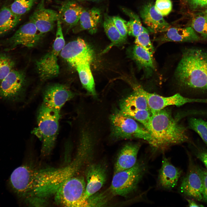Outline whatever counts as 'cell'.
<instances>
[{
    "instance_id": "obj_18",
    "label": "cell",
    "mask_w": 207,
    "mask_h": 207,
    "mask_svg": "<svg viewBox=\"0 0 207 207\" xmlns=\"http://www.w3.org/2000/svg\"><path fill=\"white\" fill-rule=\"evenodd\" d=\"M140 147L138 143H128L124 145L118 154L115 162L114 174L130 168L135 165Z\"/></svg>"
},
{
    "instance_id": "obj_39",
    "label": "cell",
    "mask_w": 207,
    "mask_h": 207,
    "mask_svg": "<svg viewBox=\"0 0 207 207\" xmlns=\"http://www.w3.org/2000/svg\"><path fill=\"white\" fill-rule=\"evenodd\" d=\"M202 171L203 179L202 200L207 202V171L202 170Z\"/></svg>"
},
{
    "instance_id": "obj_2",
    "label": "cell",
    "mask_w": 207,
    "mask_h": 207,
    "mask_svg": "<svg viewBox=\"0 0 207 207\" xmlns=\"http://www.w3.org/2000/svg\"><path fill=\"white\" fill-rule=\"evenodd\" d=\"M147 129L150 135L148 143L156 150L163 151L169 147L189 141L187 129L166 108L154 112Z\"/></svg>"
},
{
    "instance_id": "obj_19",
    "label": "cell",
    "mask_w": 207,
    "mask_h": 207,
    "mask_svg": "<svg viewBox=\"0 0 207 207\" xmlns=\"http://www.w3.org/2000/svg\"><path fill=\"white\" fill-rule=\"evenodd\" d=\"M182 173L181 170L175 167L165 156L163 157L162 164L159 170L158 182L162 188L170 190L175 187Z\"/></svg>"
},
{
    "instance_id": "obj_1",
    "label": "cell",
    "mask_w": 207,
    "mask_h": 207,
    "mask_svg": "<svg viewBox=\"0 0 207 207\" xmlns=\"http://www.w3.org/2000/svg\"><path fill=\"white\" fill-rule=\"evenodd\" d=\"M79 170L73 161L58 168H39L23 165L12 172L9 184L18 197L32 205H41L46 198L54 195L62 184Z\"/></svg>"
},
{
    "instance_id": "obj_24",
    "label": "cell",
    "mask_w": 207,
    "mask_h": 207,
    "mask_svg": "<svg viewBox=\"0 0 207 207\" xmlns=\"http://www.w3.org/2000/svg\"><path fill=\"white\" fill-rule=\"evenodd\" d=\"M21 18L13 13L10 7H3L0 10V36L12 30L19 22Z\"/></svg>"
},
{
    "instance_id": "obj_37",
    "label": "cell",
    "mask_w": 207,
    "mask_h": 207,
    "mask_svg": "<svg viewBox=\"0 0 207 207\" xmlns=\"http://www.w3.org/2000/svg\"><path fill=\"white\" fill-rule=\"evenodd\" d=\"M112 18L114 23L121 35L126 40L128 34L127 22L119 16H115L112 17Z\"/></svg>"
},
{
    "instance_id": "obj_8",
    "label": "cell",
    "mask_w": 207,
    "mask_h": 207,
    "mask_svg": "<svg viewBox=\"0 0 207 207\" xmlns=\"http://www.w3.org/2000/svg\"><path fill=\"white\" fill-rule=\"evenodd\" d=\"M55 39L51 51L37 61L36 66L40 78L43 80L57 76L59 73L57 57L65 45L62 24L58 18Z\"/></svg>"
},
{
    "instance_id": "obj_20",
    "label": "cell",
    "mask_w": 207,
    "mask_h": 207,
    "mask_svg": "<svg viewBox=\"0 0 207 207\" xmlns=\"http://www.w3.org/2000/svg\"><path fill=\"white\" fill-rule=\"evenodd\" d=\"M163 35L156 39L160 43L168 42H191L200 40L191 26L170 28Z\"/></svg>"
},
{
    "instance_id": "obj_12",
    "label": "cell",
    "mask_w": 207,
    "mask_h": 207,
    "mask_svg": "<svg viewBox=\"0 0 207 207\" xmlns=\"http://www.w3.org/2000/svg\"><path fill=\"white\" fill-rule=\"evenodd\" d=\"M203 186L202 170L190 161L188 169L180 187L181 192L199 201L202 200Z\"/></svg>"
},
{
    "instance_id": "obj_26",
    "label": "cell",
    "mask_w": 207,
    "mask_h": 207,
    "mask_svg": "<svg viewBox=\"0 0 207 207\" xmlns=\"http://www.w3.org/2000/svg\"><path fill=\"white\" fill-rule=\"evenodd\" d=\"M103 27L106 35L111 40V44L104 51V52L108 51L114 46L119 45L124 43L126 41L117 29L112 19V17L108 16L105 17Z\"/></svg>"
},
{
    "instance_id": "obj_29",
    "label": "cell",
    "mask_w": 207,
    "mask_h": 207,
    "mask_svg": "<svg viewBox=\"0 0 207 207\" xmlns=\"http://www.w3.org/2000/svg\"><path fill=\"white\" fill-rule=\"evenodd\" d=\"M124 11L130 18V20L127 23L128 34L136 37L144 32H149L142 26L137 15L126 9H124Z\"/></svg>"
},
{
    "instance_id": "obj_15",
    "label": "cell",
    "mask_w": 207,
    "mask_h": 207,
    "mask_svg": "<svg viewBox=\"0 0 207 207\" xmlns=\"http://www.w3.org/2000/svg\"><path fill=\"white\" fill-rule=\"evenodd\" d=\"M136 91L143 95L146 99L149 108L152 112L160 110L171 106H180L191 103V98L185 97L177 93L169 97H164L149 93L140 86L133 87Z\"/></svg>"
},
{
    "instance_id": "obj_32",
    "label": "cell",
    "mask_w": 207,
    "mask_h": 207,
    "mask_svg": "<svg viewBox=\"0 0 207 207\" xmlns=\"http://www.w3.org/2000/svg\"><path fill=\"white\" fill-rule=\"evenodd\" d=\"M188 124L189 128L198 134L207 146V121L201 118H191Z\"/></svg>"
},
{
    "instance_id": "obj_34",
    "label": "cell",
    "mask_w": 207,
    "mask_h": 207,
    "mask_svg": "<svg viewBox=\"0 0 207 207\" xmlns=\"http://www.w3.org/2000/svg\"><path fill=\"white\" fill-rule=\"evenodd\" d=\"M106 192L98 191L89 196L86 200L87 207L101 206L108 202V195Z\"/></svg>"
},
{
    "instance_id": "obj_17",
    "label": "cell",
    "mask_w": 207,
    "mask_h": 207,
    "mask_svg": "<svg viewBox=\"0 0 207 207\" xmlns=\"http://www.w3.org/2000/svg\"><path fill=\"white\" fill-rule=\"evenodd\" d=\"M139 12L143 22L151 32H164L170 28L163 16L156 10L152 3L149 2L143 5Z\"/></svg>"
},
{
    "instance_id": "obj_25",
    "label": "cell",
    "mask_w": 207,
    "mask_h": 207,
    "mask_svg": "<svg viewBox=\"0 0 207 207\" xmlns=\"http://www.w3.org/2000/svg\"><path fill=\"white\" fill-rule=\"evenodd\" d=\"M134 59L141 68L150 72L155 69L153 56L140 46L135 44L132 51Z\"/></svg>"
},
{
    "instance_id": "obj_28",
    "label": "cell",
    "mask_w": 207,
    "mask_h": 207,
    "mask_svg": "<svg viewBox=\"0 0 207 207\" xmlns=\"http://www.w3.org/2000/svg\"><path fill=\"white\" fill-rule=\"evenodd\" d=\"M120 110L124 115L134 119L147 129L152 114L150 110H138L122 108Z\"/></svg>"
},
{
    "instance_id": "obj_43",
    "label": "cell",
    "mask_w": 207,
    "mask_h": 207,
    "mask_svg": "<svg viewBox=\"0 0 207 207\" xmlns=\"http://www.w3.org/2000/svg\"><path fill=\"white\" fill-rule=\"evenodd\" d=\"M204 13H207V8L206 9H205V10L204 12Z\"/></svg>"
},
{
    "instance_id": "obj_23",
    "label": "cell",
    "mask_w": 207,
    "mask_h": 207,
    "mask_svg": "<svg viewBox=\"0 0 207 207\" xmlns=\"http://www.w3.org/2000/svg\"><path fill=\"white\" fill-rule=\"evenodd\" d=\"M91 62H86L80 64L74 68L78 72L81 83L87 91L93 97L97 94L94 80L90 68Z\"/></svg>"
},
{
    "instance_id": "obj_9",
    "label": "cell",
    "mask_w": 207,
    "mask_h": 207,
    "mask_svg": "<svg viewBox=\"0 0 207 207\" xmlns=\"http://www.w3.org/2000/svg\"><path fill=\"white\" fill-rule=\"evenodd\" d=\"M25 76L24 72L14 69L0 83V99L10 103L24 100Z\"/></svg>"
},
{
    "instance_id": "obj_31",
    "label": "cell",
    "mask_w": 207,
    "mask_h": 207,
    "mask_svg": "<svg viewBox=\"0 0 207 207\" xmlns=\"http://www.w3.org/2000/svg\"><path fill=\"white\" fill-rule=\"evenodd\" d=\"M15 66V62L11 55L0 53V83L14 69Z\"/></svg>"
},
{
    "instance_id": "obj_27",
    "label": "cell",
    "mask_w": 207,
    "mask_h": 207,
    "mask_svg": "<svg viewBox=\"0 0 207 207\" xmlns=\"http://www.w3.org/2000/svg\"><path fill=\"white\" fill-rule=\"evenodd\" d=\"M121 108L150 110L145 97L134 90L133 93L122 100L120 104V108Z\"/></svg>"
},
{
    "instance_id": "obj_35",
    "label": "cell",
    "mask_w": 207,
    "mask_h": 207,
    "mask_svg": "<svg viewBox=\"0 0 207 207\" xmlns=\"http://www.w3.org/2000/svg\"><path fill=\"white\" fill-rule=\"evenodd\" d=\"M149 32H145L135 37V43L147 51L153 56L154 49L152 45L148 34Z\"/></svg>"
},
{
    "instance_id": "obj_36",
    "label": "cell",
    "mask_w": 207,
    "mask_h": 207,
    "mask_svg": "<svg viewBox=\"0 0 207 207\" xmlns=\"http://www.w3.org/2000/svg\"><path fill=\"white\" fill-rule=\"evenodd\" d=\"M154 5L156 11L162 16L168 15L172 9L170 0H156Z\"/></svg>"
},
{
    "instance_id": "obj_4",
    "label": "cell",
    "mask_w": 207,
    "mask_h": 207,
    "mask_svg": "<svg viewBox=\"0 0 207 207\" xmlns=\"http://www.w3.org/2000/svg\"><path fill=\"white\" fill-rule=\"evenodd\" d=\"M60 111L48 108L42 104L37 114V126L32 133L42 142L41 152L49 154L55 145L57 136Z\"/></svg>"
},
{
    "instance_id": "obj_7",
    "label": "cell",
    "mask_w": 207,
    "mask_h": 207,
    "mask_svg": "<svg viewBox=\"0 0 207 207\" xmlns=\"http://www.w3.org/2000/svg\"><path fill=\"white\" fill-rule=\"evenodd\" d=\"M86 182L84 177L74 176L66 181L54 195L55 202L65 207H87L84 196Z\"/></svg>"
},
{
    "instance_id": "obj_16",
    "label": "cell",
    "mask_w": 207,
    "mask_h": 207,
    "mask_svg": "<svg viewBox=\"0 0 207 207\" xmlns=\"http://www.w3.org/2000/svg\"><path fill=\"white\" fill-rule=\"evenodd\" d=\"M44 1L41 0L29 19L42 35L52 30L59 18L56 12L45 7Z\"/></svg>"
},
{
    "instance_id": "obj_3",
    "label": "cell",
    "mask_w": 207,
    "mask_h": 207,
    "mask_svg": "<svg viewBox=\"0 0 207 207\" xmlns=\"http://www.w3.org/2000/svg\"><path fill=\"white\" fill-rule=\"evenodd\" d=\"M175 76L181 86L207 90V51L197 48L184 51Z\"/></svg>"
},
{
    "instance_id": "obj_6",
    "label": "cell",
    "mask_w": 207,
    "mask_h": 207,
    "mask_svg": "<svg viewBox=\"0 0 207 207\" xmlns=\"http://www.w3.org/2000/svg\"><path fill=\"white\" fill-rule=\"evenodd\" d=\"M147 169L145 161L140 160L132 167L114 174L109 188L111 193L125 197L135 191Z\"/></svg>"
},
{
    "instance_id": "obj_21",
    "label": "cell",
    "mask_w": 207,
    "mask_h": 207,
    "mask_svg": "<svg viewBox=\"0 0 207 207\" xmlns=\"http://www.w3.org/2000/svg\"><path fill=\"white\" fill-rule=\"evenodd\" d=\"M83 9L76 1L67 0L60 6L59 19L69 29L75 27L78 23Z\"/></svg>"
},
{
    "instance_id": "obj_38",
    "label": "cell",
    "mask_w": 207,
    "mask_h": 207,
    "mask_svg": "<svg viewBox=\"0 0 207 207\" xmlns=\"http://www.w3.org/2000/svg\"><path fill=\"white\" fill-rule=\"evenodd\" d=\"M190 9L192 11L204 10L207 8V0H187Z\"/></svg>"
},
{
    "instance_id": "obj_33",
    "label": "cell",
    "mask_w": 207,
    "mask_h": 207,
    "mask_svg": "<svg viewBox=\"0 0 207 207\" xmlns=\"http://www.w3.org/2000/svg\"><path fill=\"white\" fill-rule=\"evenodd\" d=\"M37 0H14L10 9L15 14L21 17L30 10Z\"/></svg>"
},
{
    "instance_id": "obj_42",
    "label": "cell",
    "mask_w": 207,
    "mask_h": 207,
    "mask_svg": "<svg viewBox=\"0 0 207 207\" xmlns=\"http://www.w3.org/2000/svg\"><path fill=\"white\" fill-rule=\"evenodd\" d=\"M80 1H95L97 0H80Z\"/></svg>"
},
{
    "instance_id": "obj_41",
    "label": "cell",
    "mask_w": 207,
    "mask_h": 207,
    "mask_svg": "<svg viewBox=\"0 0 207 207\" xmlns=\"http://www.w3.org/2000/svg\"><path fill=\"white\" fill-rule=\"evenodd\" d=\"M187 200L188 203V206L189 207H203V205L197 203L194 201L187 199Z\"/></svg>"
},
{
    "instance_id": "obj_40",
    "label": "cell",
    "mask_w": 207,
    "mask_h": 207,
    "mask_svg": "<svg viewBox=\"0 0 207 207\" xmlns=\"http://www.w3.org/2000/svg\"><path fill=\"white\" fill-rule=\"evenodd\" d=\"M197 156L204 164L207 169V152H200L197 154Z\"/></svg>"
},
{
    "instance_id": "obj_5",
    "label": "cell",
    "mask_w": 207,
    "mask_h": 207,
    "mask_svg": "<svg viewBox=\"0 0 207 207\" xmlns=\"http://www.w3.org/2000/svg\"><path fill=\"white\" fill-rule=\"evenodd\" d=\"M111 136L115 140L138 139L147 141L150 140V133L142 124L123 114L120 110H115L111 115Z\"/></svg>"
},
{
    "instance_id": "obj_10",
    "label": "cell",
    "mask_w": 207,
    "mask_h": 207,
    "mask_svg": "<svg viewBox=\"0 0 207 207\" xmlns=\"http://www.w3.org/2000/svg\"><path fill=\"white\" fill-rule=\"evenodd\" d=\"M60 55L71 66L75 67L82 63H91L94 57V52L83 39L78 38L65 45Z\"/></svg>"
},
{
    "instance_id": "obj_14",
    "label": "cell",
    "mask_w": 207,
    "mask_h": 207,
    "mask_svg": "<svg viewBox=\"0 0 207 207\" xmlns=\"http://www.w3.org/2000/svg\"><path fill=\"white\" fill-rule=\"evenodd\" d=\"M75 95V94L66 85L59 83L51 84L43 91L42 104L49 109L60 111L65 103Z\"/></svg>"
},
{
    "instance_id": "obj_30",
    "label": "cell",
    "mask_w": 207,
    "mask_h": 207,
    "mask_svg": "<svg viewBox=\"0 0 207 207\" xmlns=\"http://www.w3.org/2000/svg\"><path fill=\"white\" fill-rule=\"evenodd\" d=\"M198 14L193 18L191 26L203 39H207V14L203 12Z\"/></svg>"
},
{
    "instance_id": "obj_22",
    "label": "cell",
    "mask_w": 207,
    "mask_h": 207,
    "mask_svg": "<svg viewBox=\"0 0 207 207\" xmlns=\"http://www.w3.org/2000/svg\"><path fill=\"white\" fill-rule=\"evenodd\" d=\"M101 12L100 10L93 8L88 10L83 9L79 21L78 31L87 30L91 33H95L101 19Z\"/></svg>"
},
{
    "instance_id": "obj_13",
    "label": "cell",
    "mask_w": 207,
    "mask_h": 207,
    "mask_svg": "<svg viewBox=\"0 0 207 207\" xmlns=\"http://www.w3.org/2000/svg\"><path fill=\"white\" fill-rule=\"evenodd\" d=\"M86 189L84 196L86 201L98 191L105 184L107 178V168L103 162L87 164L85 171Z\"/></svg>"
},
{
    "instance_id": "obj_11",
    "label": "cell",
    "mask_w": 207,
    "mask_h": 207,
    "mask_svg": "<svg viewBox=\"0 0 207 207\" xmlns=\"http://www.w3.org/2000/svg\"><path fill=\"white\" fill-rule=\"evenodd\" d=\"M42 35L34 23L29 20L5 41V50L9 51L19 46L33 47L38 43Z\"/></svg>"
}]
</instances>
